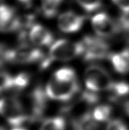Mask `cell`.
Here are the masks:
<instances>
[{
	"instance_id": "cell-1",
	"label": "cell",
	"mask_w": 129,
	"mask_h": 130,
	"mask_svg": "<svg viewBox=\"0 0 129 130\" xmlns=\"http://www.w3.org/2000/svg\"><path fill=\"white\" fill-rule=\"evenodd\" d=\"M79 90L77 74L70 67H63L56 70L45 88L48 98L58 101L69 100Z\"/></svg>"
},
{
	"instance_id": "cell-2",
	"label": "cell",
	"mask_w": 129,
	"mask_h": 130,
	"mask_svg": "<svg viewBox=\"0 0 129 130\" xmlns=\"http://www.w3.org/2000/svg\"><path fill=\"white\" fill-rule=\"evenodd\" d=\"M2 63L4 61L13 63H32L41 62L45 58V54L38 48L33 47L23 43L15 49L2 47Z\"/></svg>"
},
{
	"instance_id": "cell-3",
	"label": "cell",
	"mask_w": 129,
	"mask_h": 130,
	"mask_svg": "<svg viewBox=\"0 0 129 130\" xmlns=\"http://www.w3.org/2000/svg\"><path fill=\"white\" fill-rule=\"evenodd\" d=\"M83 44L81 42H72L66 39L56 41L51 47L49 57L51 61H67L83 55Z\"/></svg>"
},
{
	"instance_id": "cell-4",
	"label": "cell",
	"mask_w": 129,
	"mask_h": 130,
	"mask_svg": "<svg viewBox=\"0 0 129 130\" xmlns=\"http://www.w3.org/2000/svg\"><path fill=\"white\" fill-rule=\"evenodd\" d=\"M84 80L87 90L95 93L109 90L113 82L109 73L103 68L97 65L90 66L86 69Z\"/></svg>"
},
{
	"instance_id": "cell-5",
	"label": "cell",
	"mask_w": 129,
	"mask_h": 130,
	"mask_svg": "<svg viewBox=\"0 0 129 130\" xmlns=\"http://www.w3.org/2000/svg\"><path fill=\"white\" fill-rule=\"evenodd\" d=\"M1 113L9 125L20 127L27 120V113L19 100L12 97L3 98L1 100Z\"/></svg>"
},
{
	"instance_id": "cell-6",
	"label": "cell",
	"mask_w": 129,
	"mask_h": 130,
	"mask_svg": "<svg viewBox=\"0 0 129 130\" xmlns=\"http://www.w3.org/2000/svg\"><path fill=\"white\" fill-rule=\"evenodd\" d=\"M83 44V58L85 61H94L103 60L109 58V45L101 38L92 36H86L82 40Z\"/></svg>"
},
{
	"instance_id": "cell-7",
	"label": "cell",
	"mask_w": 129,
	"mask_h": 130,
	"mask_svg": "<svg viewBox=\"0 0 129 130\" xmlns=\"http://www.w3.org/2000/svg\"><path fill=\"white\" fill-rule=\"evenodd\" d=\"M92 25L99 36L110 37L119 33L117 22L105 13H100L92 18Z\"/></svg>"
},
{
	"instance_id": "cell-8",
	"label": "cell",
	"mask_w": 129,
	"mask_h": 130,
	"mask_svg": "<svg viewBox=\"0 0 129 130\" xmlns=\"http://www.w3.org/2000/svg\"><path fill=\"white\" fill-rule=\"evenodd\" d=\"M30 82V76L26 72H20L12 76L6 72L1 74V90H15L20 91L23 90L28 86Z\"/></svg>"
},
{
	"instance_id": "cell-9",
	"label": "cell",
	"mask_w": 129,
	"mask_h": 130,
	"mask_svg": "<svg viewBox=\"0 0 129 130\" xmlns=\"http://www.w3.org/2000/svg\"><path fill=\"white\" fill-rule=\"evenodd\" d=\"M85 21V17L68 11L63 13L58 17V26L64 33H74L81 29Z\"/></svg>"
},
{
	"instance_id": "cell-10",
	"label": "cell",
	"mask_w": 129,
	"mask_h": 130,
	"mask_svg": "<svg viewBox=\"0 0 129 130\" xmlns=\"http://www.w3.org/2000/svg\"><path fill=\"white\" fill-rule=\"evenodd\" d=\"M29 39L37 46H49L53 40V36L41 24H33L29 31Z\"/></svg>"
},
{
	"instance_id": "cell-11",
	"label": "cell",
	"mask_w": 129,
	"mask_h": 130,
	"mask_svg": "<svg viewBox=\"0 0 129 130\" xmlns=\"http://www.w3.org/2000/svg\"><path fill=\"white\" fill-rule=\"evenodd\" d=\"M109 58L114 69L120 74L129 72V49H125L120 52L110 54Z\"/></svg>"
},
{
	"instance_id": "cell-12",
	"label": "cell",
	"mask_w": 129,
	"mask_h": 130,
	"mask_svg": "<svg viewBox=\"0 0 129 130\" xmlns=\"http://www.w3.org/2000/svg\"><path fill=\"white\" fill-rule=\"evenodd\" d=\"M17 16L15 10L11 6L2 4L1 6V29L2 31H12Z\"/></svg>"
},
{
	"instance_id": "cell-13",
	"label": "cell",
	"mask_w": 129,
	"mask_h": 130,
	"mask_svg": "<svg viewBox=\"0 0 129 130\" xmlns=\"http://www.w3.org/2000/svg\"><path fill=\"white\" fill-rule=\"evenodd\" d=\"M74 129L75 130H101L99 122L90 113L80 117L74 123Z\"/></svg>"
},
{
	"instance_id": "cell-14",
	"label": "cell",
	"mask_w": 129,
	"mask_h": 130,
	"mask_svg": "<svg viewBox=\"0 0 129 130\" xmlns=\"http://www.w3.org/2000/svg\"><path fill=\"white\" fill-rule=\"evenodd\" d=\"M41 2L43 15L47 18H51L57 14L63 0H41Z\"/></svg>"
},
{
	"instance_id": "cell-15",
	"label": "cell",
	"mask_w": 129,
	"mask_h": 130,
	"mask_svg": "<svg viewBox=\"0 0 129 130\" xmlns=\"http://www.w3.org/2000/svg\"><path fill=\"white\" fill-rule=\"evenodd\" d=\"M112 108L108 104H101L97 106L92 112V116L99 122H104L110 120L112 115Z\"/></svg>"
},
{
	"instance_id": "cell-16",
	"label": "cell",
	"mask_w": 129,
	"mask_h": 130,
	"mask_svg": "<svg viewBox=\"0 0 129 130\" xmlns=\"http://www.w3.org/2000/svg\"><path fill=\"white\" fill-rule=\"evenodd\" d=\"M65 122L61 117H54L42 122L40 130H65Z\"/></svg>"
},
{
	"instance_id": "cell-17",
	"label": "cell",
	"mask_w": 129,
	"mask_h": 130,
	"mask_svg": "<svg viewBox=\"0 0 129 130\" xmlns=\"http://www.w3.org/2000/svg\"><path fill=\"white\" fill-rule=\"evenodd\" d=\"M109 91L115 98L127 95L129 94V84L126 82H113Z\"/></svg>"
},
{
	"instance_id": "cell-18",
	"label": "cell",
	"mask_w": 129,
	"mask_h": 130,
	"mask_svg": "<svg viewBox=\"0 0 129 130\" xmlns=\"http://www.w3.org/2000/svg\"><path fill=\"white\" fill-rule=\"evenodd\" d=\"M77 3L87 12H92L100 8L103 0H76Z\"/></svg>"
},
{
	"instance_id": "cell-19",
	"label": "cell",
	"mask_w": 129,
	"mask_h": 130,
	"mask_svg": "<svg viewBox=\"0 0 129 130\" xmlns=\"http://www.w3.org/2000/svg\"><path fill=\"white\" fill-rule=\"evenodd\" d=\"M106 130H128L126 125L121 120H110L108 123Z\"/></svg>"
},
{
	"instance_id": "cell-20",
	"label": "cell",
	"mask_w": 129,
	"mask_h": 130,
	"mask_svg": "<svg viewBox=\"0 0 129 130\" xmlns=\"http://www.w3.org/2000/svg\"><path fill=\"white\" fill-rule=\"evenodd\" d=\"M113 2L123 13L129 15V0H113Z\"/></svg>"
},
{
	"instance_id": "cell-21",
	"label": "cell",
	"mask_w": 129,
	"mask_h": 130,
	"mask_svg": "<svg viewBox=\"0 0 129 130\" xmlns=\"http://www.w3.org/2000/svg\"><path fill=\"white\" fill-rule=\"evenodd\" d=\"M19 2H20L22 4L26 6H29L31 4L32 1L33 0H17Z\"/></svg>"
},
{
	"instance_id": "cell-22",
	"label": "cell",
	"mask_w": 129,
	"mask_h": 130,
	"mask_svg": "<svg viewBox=\"0 0 129 130\" xmlns=\"http://www.w3.org/2000/svg\"><path fill=\"white\" fill-rule=\"evenodd\" d=\"M12 130H26L25 129L22 127H16L13 128Z\"/></svg>"
}]
</instances>
